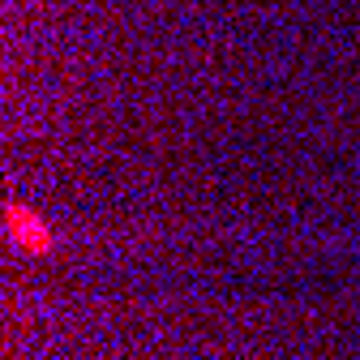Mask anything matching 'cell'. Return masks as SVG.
<instances>
[{
    "instance_id": "cell-1",
    "label": "cell",
    "mask_w": 360,
    "mask_h": 360,
    "mask_svg": "<svg viewBox=\"0 0 360 360\" xmlns=\"http://www.w3.org/2000/svg\"><path fill=\"white\" fill-rule=\"evenodd\" d=\"M5 223H9V236H13V245L18 249H26V253H48L52 249V232L43 228V219L30 210V206H9L5 210Z\"/></svg>"
}]
</instances>
